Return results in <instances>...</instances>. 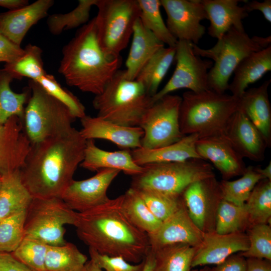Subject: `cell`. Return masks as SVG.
<instances>
[{"mask_svg":"<svg viewBox=\"0 0 271 271\" xmlns=\"http://www.w3.org/2000/svg\"><path fill=\"white\" fill-rule=\"evenodd\" d=\"M246 260L240 254H232L210 271H245Z\"/></svg>","mask_w":271,"mask_h":271,"instance_id":"obj_48","label":"cell"},{"mask_svg":"<svg viewBox=\"0 0 271 271\" xmlns=\"http://www.w3.org/2000/svg\"><path fill=\"white\" fill-rule=\"evenodd\" d=\"M53 0H38L23 8L0 13V33L21 44L30 29L47 16Z\"/></svg>","mask_w":271,"mask_h":271,"instance_id":"obj_22","label":"cell"},{"mask_svg":"<svg viewBox=\"0 0 271 271\" xmlns=\"http://www.w3.org/2000/svg\"><path fill=\"white\" fill-rule=\"evenodd\" d=\"M246 0H201L210 21L208 33L217 40L232 28L245 30L242 21L248 16L245 8L239 5Z\"/></svg>","mask_w":271,"mask_h":271,"instance_id":"obj_23","label":"cell"},{"mask_svg":"<svg viewBox=\"0 0 271 271\" xmlns=\"http://www.w3.org/2000/svg\"><path fill=\"white\" fill-rule=\"evenodd\" d=\"M271 70V45L254 52L244 58L235 69L232 81L228 90L231 94L240 97L248 86L261 78Z\"/></svg>","mask_w":271,"mask_h":271,"instance_id":"obj_28","label":"cell"},{"mask_svg":"<svg viewBox=\"0 0 271 271\" xmlns=\"http://www.w3.org/2000/svg\"><path fill=\"white\" fill-rule=\"evenodd\" d=\"M31 146L22 119L15 116L0 124V176L20 170Z\"/></svg>","mask_w":271,"mask_h":271,"instance_id":"obj_21","label":"cell"},{"mask_svg":"<svg viewBox=\"0 0 271 271\" xmlns=\"http://www.w3.org/2000/svg\"><path fill=\"white\" fill-rule=\"evenodd\" d=\"M197 134L185 136L180 140L167 146L155 149L143 148L130 150L134 162L139 166L155 163L183 162L191 159H201L197 153Z\"/></svg>","mask_w":271,"mask_h":271,"instance_id":"obj_26","label":"cell"},{"mask_svg":"<svg viewBox=\"0 0 271 271\" xmlns=\"http://www.w3.org/2000/svg\"><path fill=\"white\" fill-rule=\"evenodd\" d=\"M26 211L0 220V252H13L25 238Z\"/></svg>","mask_w":271,"mask_h":271,"instance_id":"obj_41","label":"cell"},{"mask_svg":"<svg viewBox=\"0 0 271 271\" xmlns=\"http://www.w3.org/2000/svg\"><path fill=\"white\" fill-rule=\"evenodd\" d=\"M256 171L259 173L263 179L271 180V162L264 168H261L258 167H254Z\"/></svg>","mask_w":271,"mask_h":271,"instance_id":"obj_54","label":"cell"},{"mask_svg":"<svg viewBox=\"0 0 271 271\" xmlns=\"http://www.w3.org/2000/svg\"><path fill=\"white\" fill-rule=\"evenodd\" d=\"M197 247L184 243L164 246L153 251L154 271H191Z\"/></svg>","mask_w":271,"mask_h":271,"instance_id":"obj_31","label":"cell"},{"mask_svg":"<svg viewBox=\"0 0 271 271\" xmlns=\"http://www.w3.org/2000/svg\"><path fill=\"white\" fill-rule=\"evenodd\" d=\"M248 249L240 254L244 257L271 260V228L267 224H256L249 226L247 234Z\"/></svg>","mask_w":271,"mask_h":271,"instance_id":"obj_45","label":"cell"},{"mask_svg":"<svg viewBox=\"0 0 271 271\" xmlns=\"http://www.w3.org/2000/svg\"><path fill=\"white\" fill-rule=\"evenodd\" d=\"M245 205L239 206L222 199L217 208L214 231L220 234L243 232L249 226Z\"/></svg>","mask_w":271,"mask_h":271,"instance_id":"obj_35","label":"cell"},{"mask_svg":"<svg viewBox=\"0 0 271 271\" xmlns=\"http://www.w3.org/2000/svg\"><path fill=\"white\" fill-rule=\"evenodd\" d=\"M182 97L169 94L152 104L144 114L139 126L144 131L142 148H160L176 143L185 136L179 126Z\"/></svg>","mask_w":271,"mask_h":271,"instance_id":"obj_11","label":"cell"},{"mask_svg":"<svg viewBox=\"0 0 271 271\" xmlns=\"http://www.w3.org/2000/svg\"><path fill=\"white\" fill-rule=\"evenodd\" d=\"M136 190L153 214L162 222L174 214L184 203L182 195L174 197L152 191Z\"/></svg>","mask_w":271,"mask_h":271,"instance_id":"obj_43","label":"cell"},{"mask_svg":"<svg viewBox=\"0 0 271 271\" xmlns=\"http://www.w3.org/2000/svg\"><path fill=\"white\" fill-rule=\"evenodd\" d=\"M179 109L180 129L184 136L199 138L223 134L227 124L238 109L239 98L210 89L183 93Z\"/></svg>","mask_w":271,"mask_h":271,"instance_id":"obj_4","label":"cell"},{"mask_svg":"<svg viewBox=\"0 0 271 271\" xmlns=\"http://www.w3.org/2000/svg\"><path fill=\"white\" fill-rule=\"evenodd\" d=\"M29 5L27 0H0V7L14 10Z\"/></svg>","mask_w":271,"mask_h":271,"instance_id":"obj_52","label":"cell"},{"mask_svg":"<svg viewBox=\"0 0 271 271\" xmlns=\"http://www.w3.org/2000/svg\"><path fill=\"white\" fill-rule=\"evenodd\" d=\"M143 166L142 173L132 176L131 188L174 197L182 196L186 188L196 181L215 177L212 166L201 159Z\"/></svg>","mask_w":271,"mask_h":271,"instance_id":"obj_8","label":"cell"},{"mask_svg":"<svg viewBox=\"0 0 271 271\" xmlns=\"http://www.w3.org/2000/svg\"><path fill=\"white\" fill-rule=\"evenodd\" d=\"M83 271H104L93 259L87 260Z\"/></svg>","mask_w":271,"mask_h":271,"instance_id":"obj_55","label":"cell"},{"mask_svg":"<svg viewBox=\"0 0 271 271\" xmlns=\"http://www.w3.org/2000/svg\"><path fill=\"white\" fill-rule=\"evenodd\" d=\"M249 240L244 232L220 234L214 230L205 232L203 240L197 247L192 267L208 264H218L234 253L246 251Z\"/></svg>","mask_w":271,"mask_h":271,"instance_id":"obj_18","label":"cell"},{"mask_svg":"<svg viewBox=\"0 0 271 271\" xmlns=\"http://www.w3.org/2000/svg\"><path fill=\"white\" fill-rule=\"evenodd\" d=\"M86 142L74 127L66 134L31 145L19 171L33 198L61 197L83 160Z\"/></svg>","mask_w":271,"mask_h":271,"instance_id":"obj_1","label":"cell"},{"mask_svg":"<svg viewBox=\"0 0 271 271\" xmlns=\"http://www.w3.org/2000/svg\"><path fill=\"white\" fill-rule=\"evenodd\" d=\"M122 200L120 195L87 211L77 212L74 226L78 237L89 248L138 263L150 249L149 237L125 215Z\"/></svg>","mask_w":271,"mask_h":271,"instance_id":"obj_2","label":"cell"},{"mask_svg":"<svg viewBox=\"0 0 271 271\" xmlns=\"http://www.w3.org/2000/svg\"><path fill=\"white\" fill-rule=\"evenodd\" d=\"M155 266V259L153 251L149 250L145 257V263L143 271H154Z\"/></svg>","mask_w":271,"mask_h":271,"instance_id":"obj_53","label":"cell"},{"mask_svg":"<svg viewBox=\"0 0 271 271\" xmlns=\"http://www.w3.org/2000/svg\"><path fill=\"white\" fill-rule=\"evenodd\" d=\"M201 159L210 161L225 180L242 175L247 167L224 134L199 138L196 143Z\"/></svg>","mask_w":271,"mask_h":271,"instance_id":"obj_17","label":"cell"},{"mask_svg":"<svg viewBox=\"0 0 271 271\" xmlns=\"http://www.w3.org/2000/svg\"><path fill=\"white\" fill-rule=\"evenodd\" d=\"M0 271H33L17 260L11 253L0 252Z\"/></svg>","mask_w":271,"mask_h":271,"instance_id":"obj_49","label":"cell"},{"mask_svg":"<svg viewBox=\"0 0 271 271\" xmlns=\"http://www.w3.org/2000/svg\"><path fill=\"white\" fill-rule=\"evenodd\" d=\"M1 177H0V187H1Z\"/></svg>","mask_w":271,"mask_h":271,"instance_id":"obj_57","label":"cell"},{"mask_svg":"<svg viewBox=\"0 0 271 271\" xmlns=\"http://www.w3.org/2000/svg\"><path fill=\"white\" fill-rule=\"evenodd\" d=\"M139 19L147 30L168 47H176L178 40L171 34L165 24L160 11V0H138Z\"/></svg>","mask_w":271,"mask_h":271,"instance_id":"obj_36","label":"cell"},{"mask_svg":"<svg viewBox=\"0 0 271 271\" xmlns=\"http://www.w3.org/2000/svg\"><path fill=\"white\" fill-rule=\"evenodd\" d=\"M19 170L0 176V220L26 210L33 199L22 182Z\"/></svg>","mask_w":271,"mask_h":271,"instance_id":"obj_29","label":"cell"},{"mask_svg":"<svg viewBox=\"0 0 271 271\" xmlns=\"http://www.w3.org/2000/svg\"><path fill=\"white\" fill-rule=\"evenodd\" d=\"M122 196V210L131 223L148 235L156 231L162 222L153 214L137 191L130 187Z\"/></svg>","mask_w":271,"mask_h":271,"instance_id":"obj_32","label":"cell"},{"mask_svg":"<svg viewBox=\"0 0 271 271\" xmlns=\"http://www.w3.org/2000/svg\"><path fill=\"white\" fill-rule=\"evenodd\" d=\"M152 97L136 80L125 78L119 70L103 91L95 95L92 104L97 116L116 124L139 126L141 119L152 104Z\"/></svg>","mask_w":271,"mask_h":271,"instance_id":"obj_6","label":"cell"},{"mask_svg":"<svg viewBox=\"0 0 271 271\" xmlns=\"http://www.w3.org/2000/svg\"><path fill=\"white\" fill-rule=\"evenodd\" d=\"M121 62L120 56L110 59L100 48L93 18L63 48L58 72L68 85L96 95L119 70Z\"/></svg>","mask_w":271,"mask_h":271,"instance_id":"obj_3","label":"cell"},{"mask_svg":"<svg viewBox=\"0 0 271 271\" xmlns=\"http://www.w3.org/2000/svg\"><path fill=\"white\" fill-rule=\"evenodd\" d=\"M176 47H163L158 50L146 63L136 79L153 96L175 60Z\"/></svg>","mask_w":271,"mask_h":271,"instance_id":"obj_30","label":"cell"},{"mask_svg":"<svg viewBox=\"0 0 271 271\" xmlns=\"http://www.w3.org/2000/svg\"><path fill=\"white\" fill-rule=\"evenodd\" d=\"M97 0H79L77 7L65 14H53L47 20L50 32L59 35L63 31L76 28L86 24L89 21L90 11L96 6Z\"/></svg>","mask_w":271,"mask_h":271,"instance_id":"obj_40","label":"cell"},{"mask_svg":"<svg viewBox=\"0 0 271 271\" xmlns=\"http://www.w3.org/2000/svg\"><path fill=\"white\" fill-rule=\"evenodd\" d=\"M14 79L10 73L0 69V124L5 123L13 116L23 119L26 105L31 90L27 88L21 93H16L11 88Z\"/></svg>","mask_w":271,"mask_h":271,"instance_id":"obj_33","label":"cell"},{"mask_svg":"<svg viewBox=\"0 0 271 271\" xmlns=\"http://www.w3.org/2000/svg\"><path fill=\"white\" fill-rule=\"evenodd\" d=\"M88 260L73 243L48 245L45 258L46 271H83Z\"/></svg>","mask_w":271,"mask_h":271,"instance_id":"obj_34","label":"cell"},{"mask_svg":"<svg viewBox=\"0 0 271 271\" xmlns=\"http://www.w3.org/2000/svg\"><path fill=\"white\" fill-rule=\"evenodd\" d=\"M24 51L20 58L11 63L6 64L3 69L12 74L14 79L26 77L36 81L47 73L43 67L42 50L35 45L29 44Z\"/></svg>","mask_w":271,"mask_h":271,"instance_id":"obj_37","label":"cell"},{"mask_svg":"<svg viewBox=\"0 0 271 271\" xmlns=\"http://www.w3.org/2000/svg\"><path fill=\"white\" fill-rule=\"evenodd\" d=\"M223 134L243 158L255 162L264 160L266 144L259 131L241 110L238 109L231 116Z\"/></svg>","mask_w":271,"mask_h":271,"instance_id":"obj_19","label":"cell"},{"mask_svg":"<svg viewBox=\"0 0 271 271\" xmlns=\"http://www.w3.org/2000/svg\"><path fill=\"white\" fill-rule=\"evenodd\" d=\"M175 60L176 65L173 75L165 85L152 97V104L178 89L185 88L195 92L209 89L208 74L213 62L196 55L192 43L178 41Z\"/></svg>","mask_w":271,"mask_h":271,"instance_id":"obj_12","label":"cell"},{"mask_svg":"<svg viewBox=\"0 0 271 271\" xmlns=\"http://www.w3.org/2000/svg\"><path fill=\"white\" fill-rule=\"evenodd\" d=\"M36 82L48 94L66 106L76 118L80 119L86 115L85 106L78 98L63 87L53 75L46 73Z\"/></svg>","mask_w":271,"mask_h":271,"instance_id":"obj_44","label":"cell"},{"mask_svg":"<svg viewBox=\"0 0 271 271\" xmlns=\"http://www.w3.org/2000/svg\"><path fill=\"white\" fill-rule=\"evenodd\" d=\"M270 79L246 90L239 97L241 110L259 131L267 148L271 147V105L268 88Z\"/></svg>","mask_w":271,"mask_h":271,"instance_id":"obj_24","label":"cell"},{"mask_svg":"<svg viewBox=\"0 0 271 271\" xmlns=\"http://www.w3.org/2000/svg\"><path fill=\"white\" fill-rule=\"evenodd\" d=\"M29 85L31 93L22 123L31 144L71 131L76 118L69 108L48 94L37 82L30 80Z\"/></svg>","mask_w":271,"mask_h":271,"instance_id":"obj_7","label":"cell"},{"mask_svg":"<svg viewBox=\"0 0 271 271\" xmlns=\"http://www.w3.org/2000/svg\"><path fill=\"white\" fill-rule=\"evenodd\" d=\"M167 15L166 26L178 40L197 45L205 33L201 22L207 15L201 0H160Z\"/></svg>","mask_w":271,"mask_h":271,"instance_id":"obj_13","label":"cell"},{"mask_svg":"<svg viewBox=\"0 0 271 271\" xmlns=\"http://www.w3.org/2000/svg\"><path fill=\"white\" fill-rule=\"evenodd\" d=\"M189 214L194 224L203 232H209V223L214 216L222 193L215 177L196 181L189 185L182 194Z\"/></svg>","mask_w":271,"mask_h":271,"instance_id":"obj_15","label":"cell"},{"mask_svg":"<svg viewBox=\"0 0 271 271\" xmlns=\"http://www.w3.org/2000/svg\"><path fill=\"white\" fill-rule=\"evenodd\" d=\"M241 176L234 181L223 180L219 183L222 199L239 206L245 204L255 185L264 179L253 166L247 167Z\"/></svg>","mask_w":271,"mask_h":271,"instance_id":"obj_39","label":"cell"},{"mask_svg":"<svg viewBox=\"0 0 271 271\" xmlns=\"http://www.w3.org/2000/svg\"><path fill=\"white\" fill-rule=\"evenodd\" d=\"M77 212L61 198H33L26 211L25 237L37 239L48 245L66 243V224L75 225Z\"/></svg>","mask_w":271,"mask_h":271,"instance_id":"obj_10","label":"cell"},{"mask_svg":"<svg viewBox=\"0 0 271 271\" xmlns=\"http://www.w3.org/2000/svg\"><path fill=\"white\" fill-rule=\"evenodd\" d=\"M96 6L98 12L94 18L99 46L108 58H118L140 17L138 0H97Z\"/></svg>","mask_w":271,"mask_h":271,"instance_id":"obj_9","label":"cell"},{"mask_svg":"<svg viewBox=\"0 0 271 271\" xmlns=\"http://www.w3.org/2000/svg\"><path fill=\"white\" fill-rule=\"evenodd\" d=\"M194 271H210V269L207 267H205L200 270H195Z\"/></svg>","mask_w":271,"mask_h":271,"instance_id":"obj_56","label":"cell"},{"mask_svg":"<svg viewBox=\"0 0 271 271\" xmlns=\"http://www.w3.org/2000/svg\"><path fill=\"white\" fill-rule=\"evenodd\" d=\"M270 43V36L250 37L245 30L232 28L211 48L202 49L193 43L192 47L196 55L214 61L208 74L209 89L224 93L228 90L229 79L239 63L252 53L267 48Z\"/></svg>","mask_w":271,"mask_h":271,"instance_id":"obj_5","label":"cell"},{"mask_svg":"<svg viewBox=\"0 0 271 271\" xmlns=\"http://www.w3.org/2000/svg\"><path fill=\"white\" fill-rule=\"evenodd\" d=\"M270 261L264 259L248 258L245 271H271Z\"/></svg>","mask_w":271,"mask_h":271,"instance_id":"obj_51","label":"cell"},{"mask_svg":"<svg viewBox=\"0 0 271 271\" xmlns=\"http://www.w3.org/2000/svg\"><path fill=\"white\" fill-rule=\"evenodd\" d=\"M24 49L0 33V62L11 63L24 53Z\"/></svg>","mask_w":271,"mask_h":271,"instance_id":"obj_47","label":"cell"},{"mask_svg":"<svg viewBox=\"0 0 271 271\" xmlns=\"http://www.w3.org/2000/svg\"><path fill=\"white\" fill-rule=\"evenodd\" d=\"M204 233L190 217L184 202L174 214L162 222L156 231L148 235L150 248L155 250L175 243L197 247L203 240Z\"/></svg>","mask_w":271,"mask_h":271,"instance_id":"obj_16","label":"cell"},{"mask_svg":"<svg viewBox=\"0 0 271 271\" xmlns=\"http://www.w3.org/2000/svg\"><path fill=\"white\" fill-rule=\"evenodd\" d=\"M243 7L248 13L253 11H260L264 19L269 23L271 22V0H264L263 2L247 1Z\"/></svg>","mask_w":271,"mask_h":271,"instance_id":"obj_50","label":"cell"},{"mask_svg":"<svg viewBox=\"0 0 271 271\" xmlns=\"http://www.w3.org/2000/svg\"><path fill=\"white\" fill-rule=\"evenodd\" d=\"M81 136L86 140L102 139L109 141L122 150L142 148L144 131L140 126L120 125L98 116H85L80 119Z\"/></svg>","mask_w":271,"mask_h":271,"instance_id":"obj_20","label":"cell"},{"mask_svg":"<svg viewBox=\"0 0 271 271\" xmlns=\"http://www.w3.org/2000/svg\"><path fill=\"white\" fill-rule=\"evenodd\" d=\"M165 44L145 28L139 18L133 29L132 39L124 70L126 78L134 80L146 63Z\"/></svg>","mask_w":271,"mask_h":271,"instance_id":"obj_27","label":"cell"},{"mask_svg":"<svg viewBox=\"0 0 271 271\" xmlns=\"http://www.w3.org/2000/svg\"><path fill=\"white\" fill-rule=\"evenodd\" d=\"M120 171L101 169L89 178L73 180L65 189L61 198L73 210L83 212L107 202V191Z\"/></svg>","mask_w":271,"mask_h":271,"instance_id":"obj_14","label":"cell"},{"mask_svg":"<svg viewBox=\"0 0 271 271\" xmlns=\"http://www.w3.org/2000/svg\"><path fill=\"white\" fill-rule=\"evenodd\" d=\"M245 205L250 226L269 223L271 217V180L264 179L259 181Z\"/></svg>","mask_w":271,"mask_h":271,"instance_id":"obj_38","label":"cell"},{"mask_svg":"<svg viewBox=\"0 0 271 271\" xmlns=\"http://www.w3.org/2000/svg\"><path fill=\"white\" fill-rule=\"evenodd\" d=\"M48 245L35 239L25 237L12 253L19 261L33 271H46L45 258Z\"/></svg>","mask_w":271,"mask_h":271,"instance_id":"obj_42","label":"cell"},{"mask_svg":"<svg viewBox=\"0 0 271 271\" xmlns=\"http://www.w3.org/2000/svg\"><path fill=\"white\" fill-rule=\"evenodd\" d=\"M80 166L92 172L116 169L131 176L140 174L144 170L143 166L134 162L130 150L105 151L97 147L93 140H86L84 158Z\"/></svg>","mask_w":271,"mask_h":271,"instance_id":"obj_25","label":"cell"},{"mask_svg":"<svg viewBox=\"0 0 271 271\" xmlns=\"http://www.w3.org/2000/svg\"><path fill=\"white\" fill-rule=\"evenodd\" d=\"M90 258L104 271H143L145 258L141 262L131 264L120 256H109L101 254L92 248H89Z\"/></svg>","mask_w":271,"mask_h":271,"instance_id":"obj_46","label":"cell"}]
</instances>
